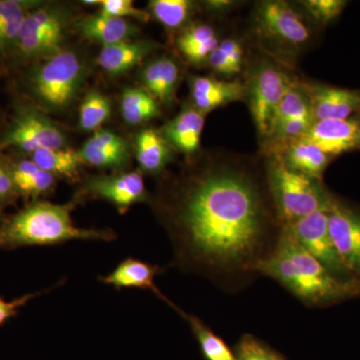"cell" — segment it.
<instances>
[{
    "instance_id": "obj_1",
    "label": "cell",
    "mask_w": 360,
    "mask_h": 360,
    "mask_svg": "<svg viewBox=\"0 0 360 360\" xmlns=\"http://www.w3.org/2000/svg\"><path fill=\"white\" fill-rule=\"evenodd\" d=\"M156 213L172 248V266L226 292L245 290L277 245L281 224L264 172L212 160L165 186Z\"/></svg>"
},
{
    "instance_id": "obj_2",
    "label": "cell",
    "mask_w": 360,
    "mask_h": 360,
    "mask_svg": "<svg viewBox=\"0 0 360 360\" xmlns=\"http://www.w3.org/2000/svg\"><path fill=\"white\" fill-rule=\"evenodd\" d=\"M309 307H329L360 297V283L338 278L305 250L288 225L258 269Z\"/></svg>"
},
{
    "instance_id": "obj_3",
    "label": "cell",
    "mask_w": 360,
    "mask_h": 360,
    "mask_svg": "<svg viewBox=\"0 0 360 360\" xmlns=\"http://www.w3.org/2000/svg\"><path fill=\"white\" fill-rule=\"evenodd\" d=\"M77 198L58 205L46 200L28 202L0 222V248L13 250L25 246H56L75 240L110 243L117 234L110 229H84L73 222Z\"/></svg>"
},
{
    "instance_id": "obj_4",
    "label": "cell",
    "mask_w": 360,
    "mask_h": 360,
    "mask_svg": "<svg viewBox=\"0 0 360 360\" xmlns=\"http://www.w3.org/2000/svg\"><path fill=\"white\" fill-rule=\"evenodd\" d=\"M283 0H264L255 4L251 32L262 51L278 65L288 68L312 39L309 18Z\"/></svg>"
},
{
    "instance_id": "obj_5",
    "label": "cell",
    "mask_w": 360,
    "mask_h": 360,
    "mask_svg": "<svg viewBox=\"0 0 360 360\" xmlns=\"http://www.w3.org/2000/svg\"><path fill=\"white\" fill-rule=\"evenodd\" d=\"M265 179L277 217L290 225L309 215L328 212L335 193L323 181L296 172L276 156H265Z\"/></svg>"
},
{
    "instance_id": "obj_6",
    "label": "cell",
    "mask_w": 360,
    "mask_h": 360,
    "mask_svg": "<svg viewBox=\"0 0 360 360\" xmlns=\"http://www.w3.org/2000/svg\"><path fill=\"white\" fill-rule=\"evenodd\" d=\"M86 73V63L79 53L61 51L33 65L26 75V87L40 108L58 112L75 103Z\"/></svg>"
},
{
    "instance_id": "obj_7",
    "label": "cell",
    "mask_w": 360,
    "mask_h": 360,
    "mask_svg": "<svg viewBox=\"0 0 360 360\" xmlns=\"http://www.w3.org/2000/svg\"><path fill=\"white\" fill-rule=\"evenodd\" d=\"M296 79L272 59H258L250 68L243 82L245 101L260 142L269 135L277 108Z\"/></svg>"
},
{
    "instance_id": "obj_8",
    "label": "cell",
    "mask_w": 360,
    "mask_h": 360,
    "mask_svg": "<svg viewBox=\"0 0 360 360\" xmlns=\"http://www.w3.org/2000/svg\"><path fill=\"white\" fill-rule=\"evenodd\" d=\"M63 130L39 108L18 104L0 134V150L14 148L30 155L41 148H63L66 146Z\"/></svg>"
},
{
    "instance_id": "obj_9",
    "label": "cell",
    "mask_w": 360,
    "mask_h": 360,
    "mask_svg": "<svg viewBox=\"0 0 360 360\" xmlns=\"http://www.w3.org/2000/svg\"><path fill=\"white\" fill-rule=\"evenodd\" d=\"M288 226L290 227L303 248L331 274L342 281L360 283L336 250L329 233L326 212L314 213Z\"/></svg>"
},
{
    "instance_id": "obj_10",
    "label": "cell",
    "mask_w": 360,
    "mask_h": 360,
    "mask_svg": "<svg viewBox=\"0 0 360 360\" xmlns=\"http://www.w3.org/2000/svg\"><path fill=\"white\" fill-rule=\"evenodd\" d=\"M75 198L79 201L84 198L108 201L122 214L132 205L151 200L143 177L139 172L90 177Z\"/></svg>"
},
{
    "instance_id": "obj_11",
    "label": "cell",
    "mask_w": 360,
    "mask_h": 360,
    "mask_svg": "<svg viewBox=\"0 0 360 360\" xmlns=\"http://www.w3.org/2000/svg\"><path fill=\"white\" fill-rule=\"evenodd\" d=\"M326 215L336 250L360 283V207L335 194Z\"/></svg>"
},
{
    "instance_id": "obj_12",
    "label": "cell",
    "mask_w": 360,
    "mask_h": 360,
    "mask_svg": "<svg viewBox=\"0 0 360 360\" xmlns=\"http://www.w3.org/2000/svg\"><path fill=\"white\" fill-rule=\"evenodd\" d=\"M68 25V13L63 9L53 4H39L26 16L11 58L20 63H34L42 40L52 33L65 32Z\"/></svg>"
},
{
    "instance_id": "obj_13",
    "label": "cell",
    "mask_w": 360,
    "mask_h": 360,
    "mask_svg": "<svg viewBox=\"0 0 360 360\" xmlns=\"http://www.w3.org/2000/svg\"><path fill=\"white\" fill-rule=\"evenodd\" d=\"M309 97L312 117L321 120H347L360 113V90L341 89L300 80Z\"/></svg>"
},
{
    "instance_id": "obj_14",
    "label": "cell",
    "mask_w": 360,
    "mask_h": 360,
    "mask_svg": "<svg viewBox=\"0 0 360 360\" xmlns=\"http://www.w3.org/2000/svg\"><path fill=\"white\" fill-rule=\"evenodd\" d=\"M305 139L335 158L360 150V115L347 120H321L311 125Z\"/></svg>"
},
{
    "instance_id": "obj_15",
    "label": "cell",
    "mask_w": 360,
    "mask_h": 360,
    "mask_svg": "<svg viewBox=\"0 0 360 360\" xmlns=\"http://www.w3.org/2000/svg\"><path fill=\"white\" fill-rule=\"evenodd\" d=\"M78 153L84 165L103 169H124L130 160V146L127 139L106 129L96 130Z\"/></svg>"
},
{
    "instance_id": "obj_16",
    "label": "cell",
    "mask_w": 360,
    "mask_h": 360,
    "mask_svg": "<svg viewBox=\"0 0 360 360\" xmlns=\"http://www.w3.org/2000/svg\"><path fill=\"white\" fill-rule=\"evenodd\" d=\"M161 271L162 269L158 265L151 264L137 258L127 257L120 262L110 274L99 276L98 281L106 285L112 286L116 290L139 288L151 291L172 309L176 310L179 307L163 295L162 291L156 285L155 277Z\"/></svg>"
},
{
    "instance_id": "obj_17",
    "label": "cell",
    "mask_w": 360,
    "mask_h": 360,
    "mask_svg": "<svg viewBox=\"0 0 360 360\" xmlns=\"http://www.w3.org/2000/svg\"><path fill=\"white\" fill-rule=\"evenodd\" d=\"M189 87L193 105L205 115L232 103L245 101V84L239 80L196 75L189 78Z\"/></svg>"
},
{
    "instance_id": "obj_18",
    "label": "cell",
    "mask_w": 360,
    "mask_h": 360,
    "mask_svg": "<svg viewBox=\"0 0 360 360\" xmlns=\"http://www.w3.org/2000/svg\"><path fill=\"white\" fill-rule=\"evenodd\" d=\"M205 116L193 103L186 104L179 115L165 125L161 134L174 150L188 156L195 155L200 150Z\"/></svg>"
},
{
    "instance_id": "obj_19",
    "label": "cell",
    "mask_w": 360,
    "mask_h": 360,
    "mask_svg": "<svg viewBox=\"0 0 360 360\" xmlns=\"http://www.w3.org/2000/svg\"><path fill=\"white\" fill-rule=\"evenodd\" d=\"M267 155L276 156L288 167L321 181H323L324 172L333 160V158L326 155L319 146L304 137L281 146L264 156Z\"/></svg>"
},
{
    "instance_id": "obj_20",
    "label": "cell",
    "mask_w": 360,
    "mask_h": 360,
    "mask_svg": "<svg viewBox=\"0 0 360 360\" xmlns=\"http://www.w3.org/2000/svg\"><path fill=\"white\" fill-rule=\"evenodd\" d=\"M158 47V44L149 40H127L108 45L99 52L97 63L108 75L118 77L139 65Z\"/></svg>"
},
{
    "instance_id": "obj_21",
    "label": "cell",
    "mask_w": 360,
    "mask_h": 360,
    "mask_svg": "<svg viewBox=\"0 0 360 360\" xmlns=\"http://www.w3.org/2000/svg\"><path fill=\"white\" fill-rule=\"evenodd\" d=\"M7 160V158H6ZM14 187L20 198L32 202L53 191L58 179L37 167L30 158L7 160Z\"/></svg>"
},
{
    "instance_id": "obj_22",
    "label": "cell",
    "mask_w": 360,
    "mask_h": 360,
    "mask_svg": "<svg viewBox=\"0 0 360 360\" xmlns=\"http://www.w3.org/2000/svg\"><path fill=\"white\" fill-rule=\"evenodd\" d=\"M77 27L85 39L101 44L103 46L127 41L139 33V27L131 21L113 18L101 11L80 20Z\"/></svg>"
},
{
    "instance_id": "obj_23",
    "label": "cell",
    "mask_w": 360,
    "mask_h": 360,
    "mask_svg": "<svg viewBox=\"0 0 360 360\" xmlns=\"http://www.w3.org/2000/svg\"><path fill=\"white\" fill-rule=\"evenodd\" d=\"M180 68L176 61L161 56L151 61L142 70L141 78L144 89L158 99V103H174L180 82Z\"/></svg>"
},
{
    "instance_id": "obj_24",
    "label": "cell",
    "mask_w": 360,
    "mask_h": 360,
    "mask_svg": "<svg viewBox=\"0 0 360 360\" xmlns=\"http://www.w3.org/2000/svg\"><path fill=\"white\" fill-rule=\"evenodd\" d=\"M220 40L217 30L208 23L196 22L186 26L176 39V46L187 63L200 66L207 65Z\"/></svg>"
},
{
    "instance_id": "obj_25",
    "label": "cell",
    "mask_w": 360,
    "mask_h": 360,
    "mask_svg": "<svg viewBox=\"0 0 360 360\" xmlns=\"http://www.w3.org/2000/svg\"><path fill=\"white\" fill-rule=\"evenodd\" d=\"M174 149L160 131L153 129L141 130L135 139V156L143 172L160 174L172 160Z\"/></svg>"
},
{
    "instance_id": "obj_26",
    "label": "cell",
    "mask_w": 360,
    "mask_h": 360,
    "mask_svg": "<svg viewBox=\"0 0 360 360\" xmlns=\"http://www.w3.org/2000/svg\"><path fill=\"white\" fill-rule=\"evenodd\" d=\"M39 2L0 0V58H11L27 14Z\"/></svg>"
},
{
    "instance_id": "obj_27",
    "label": "cell",
    "mask_w": 360,
    "mask_h": 360,
    "mask_svg": "<svg viewBox=\"0 0 360 360\" xmlns=\"http://www.w3.org/2000/svg\"><path fill=\"white\" fill-rule=\"evenodd\" d=\"M30 156L35 165L56 179L70 182L80 180V168L84 165L78 151L70 148H41Z\"/></svg>"
},
{
    "instance_id": "obj_28",
    "label": "cell",
    "mask_w": 360,
    "mask_h": 360,
    "mask_svg": "<svg viewBox=\"0 0 360 360\" xmlns=\"http://www.w3.org/2000/svg\"><path fill=\"white\" fill-rule=\"evenodd\" d=\"M122 115L129 125L143 124L161 115L160 103L148 90L129 87L123 90Z\"/></svg>"
},
{
    "instance_id": "obj_29",
    "label": "cell",
    "mask_w": 360,
    "mask_h": 360,
    "mask_svg": "<svg viewBox=\"0 0 360 360\" xmlns=\"http://www.w3.org/2000/svg\"><path fill=\"white\" fill-rule=\"evenodd\" d=\"M175 311L188 324L206 360H238L226 342L200 317L188 314L180 307H177Z\"/></svg>"
},
{
    "instance_id": "obj_30",
    "label": "cell",
    "mask_w": 360,
    "mask_h": 360,
    "mask_svg": "<svg viewBox=\"0 0 360 360\" xmlns=\"http://www.w3.org/2000/svg\"><path fill=\"white\" fill-rule=\"evenodd\" d=\"M149 13L167 30H179L186 25L195 11V4L189 0H153Z\"/></svg>"
},
{
    "instance_id": "obj_31",
    "label": "cell",
    "mask_w": 360,
    "mask_h": 360,
    "mask_svg": "<svg viewBox=\"0 0 360 360\" xmlns=\"http://www.w3.org/2000/svg\"><path fill=\"white\" fill-rule=\"evenodd\" d=\"M290 120H310L314 122L309 97L298 79H296L279 103L272 127L277 122Z\"/></svg>"
},
{
    "instance_id": "obj_32",
    "label": "cell",
    "mask_w": 360,
    "mask_h": 360,
    "mask_svg": "<svg viewBox=\"0 0 360 360\" xmlns=\"http://www.w3.org/2000/svg\"><path fill=\"white\" fill-rule=\"evenodd\" d=\"M110 99L97 90L85 96L79 111V127L84 131H96L110 117Z\"/></svg>"
},
{
    "instance_id": "obj_33",
    "label": "cell",
    "mask_w": 360,
    "mask_h": 360,
    "mask_svg": "<svg viewBox=\"0 0 360 360\" xmlns=\"http://www.w3.org/2000/svg\"><path fill=\"white\" fill-rule=\"evenodd\" d=\"M348 2L345 0H302L298 4L303 8L309 20L319 27H326L335 22L345 11Z\"/></svg>"
},
{
    "instance_id": "obj_34",
    "label": "cell",
    "mask_w": 360,
    "mask_h": 360,
    "mask_svg": "<svg viewBox=\"0 0 360 360\" xmlns=\"http://www.w3.org/2000/svg\"><path fill=\"white\" fill-rule=\"evenodd\" d=\"M234 354L238 360H285L250 333L240 338Z\"/></svg>"
},
{
    "instance_id": "obj_35",
    "label": "cell",
    "mask_w": 360,
    "mask_h": 360,
    "mask_svg": "<svg viewBox=\"0 0 360 360\" xmlns=\"http://www.w3.org/2000/svg\"><path fill=\"white\" fill-rule=\"evenodd\" d=\"M98 6L101 7V13L113 18H134L142 22L150 18L148 13L135 7L131 0H98Z\"/></svg>"
},
{
    "instance_id": "obj_36",
    "label": "cell",
    "mask_w": 360,
    "mask_h": 360,
    "mask_svg": "<svg viewBox=\"0 0 360 360\" xmlns=\"http://www.w3.org/2000/svg\"><path fill=\"white\" fill-rule=\"evenodd\" d=\"M63 283H65V281H61L60 283L56 284L51 290L26 293V295L20 296V297L14 298L13 300H6L0 296V326H4L7 321L18 316L20 309L25 307L33 298H37V296L44 295L45 292H49L51 290H54V288Z\"/></svg>"
},
{
    "instance_id": "obj_37",
    "label": "cell",
    "mask_w": 360,
    "mask_h": 360,
    "mask_svg": "<svg viewBox=\"0 0 360 360\" xmlns=\"http://www.w3.org/2000/svg\"><path fill=\"white\" fill-rule=\"evenodd\" d=\"M219 49L229 60L233 75L240 73L245 65V51L243 42L234 37H227L220 40Z\"/></svg>"
},
{
    "instance_id": "obj_38",
    "label": "cell",
    "mask_w": 360,
    "mask_h": 360,
    "mask_svg": "<svg viewBox=\"0 0 360 360\" xmlns=\"http://www.w3.org/2000/svg\"><path fill=\"white\" fill-rule=\"evenodd\" d=\"M18 198L7 160L0 155V206L4 208L13 205Z\"/></svg>"
},
{
    "instance_id": "obj_39",
    "label": "cell",
    "mask_w": 360,
    "mask_h": 360,
    "mask_svg": "<svg viewBox=\"0 0 360 360\" xmlns=\"http://www.w3.org/2000/svg\"><path fill=\"white\" fill-rule=\"evenodd\" d=\"M205 6L208 11L214 14H224L229 13L239 2L231 0H210L205 1Z\"/></svg>"
},
{
    "instance_id": "obj_40",
    "label": "cell",
    "mask_w": 360,
    "mask_h": 360,
    "mask_svg": "<svg viewBox=\"0 0 360 360\" xmlns=\"http://www.w3.org/2000/svg\"><path fill=\"white\" fill-rule=\"evenodd\" d=\"M2 210H4V208L0 207V222H1L2 219H4V217H2Z\"/></svg>"
},
{
    "instance_id": "obj_41",
    "label": "cell",
    "mask_w": 360,
    "mask_h": 360,
    "mask_svg": "<svg viewBox=\"0 0 360 360\" xmlns=\"http://www.w3.org/2000/svg\"><path fill=\"white\" fill-rule=\"evenodd\" d=\"M359 115H360V113H359Z\"/></svg>"
}]
</instances>
